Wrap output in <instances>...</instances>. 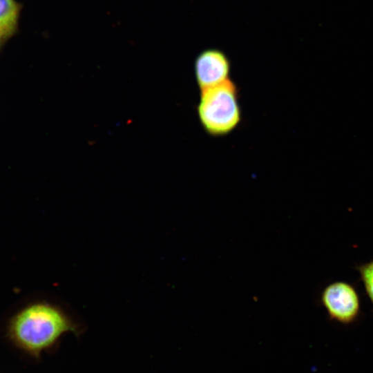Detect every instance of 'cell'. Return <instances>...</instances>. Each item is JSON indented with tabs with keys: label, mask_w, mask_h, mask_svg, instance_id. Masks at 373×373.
<instances>
[{
	"label": "cell",
	"mask_w": 373,
	"mask_h": 373,
	"mask_svg": "<svg viewBox=\"0 0 373 373\" xmlns=\"http://www.w3.org/2000/svg\"><path fill=\"white\" fill-rule=\"evenodd\" d=\"M8 332L20 347L38 354L65 334L79 335L82 326L62 305L39 300L26 305L11 318Z\"/></svg>",
	"instance_id": "cell-1"
},
{
	"label": "cell",
	"mask_w": 373,
	"mask_h": 373,
	"mask_svg": "<svg viewBox=\"0 0 373 373\" xmlns=\"http://www.w3.org/2000/svg\"><path fill=\"white\" fill-rule=\"evenodd\" d=\"M199 122L211 137H223L232 133L241 123L240 90L231 78L200 91L196 106Z\"/></svg>",
	"instance_id": "cell-2"
},
{
	"label": "cell",
	"mask_w": 373,
	"mask_h": 373,
	"mask_svg": "<svg viewBox=\"0 0 373 373\" xmlns=\"http://www.w3.org/2000/svg\"><path fill=\"white\" fill-rule=\"evenodd\" d=\"M321 302L330 321L343 325L354 323L361 314V301L355 287L345 281L327 285L321 294Z\"/></svg>",
	"instance_id": "cell-3"
},
{
	"label": "cell",
	"mask_w": 373,
	"mask_h": 373,
	"mask_svg": "<svg viewBox=\"0 0 373 373\" xmlns=\"http://www.w3.org/2000/svg\"><path fill=\"white\" fill-rule=\"evenodd\" d=\"M231 68V61L223 51L216 48L202 51L194 61V74L199 90L229 79Z\"/></svg>",
	"instance_id": "cell-4"
},
{
	"label": "cell",
	"mask_w": 373,
	"mask_h": 373,
	"mask_svg": "<svg viewBox=\"0 0 373 373\" xmlns=\"http://www.w3.org/2000/svg\"><path fill=\"white\" fill-rule=\"evenodd\" d=\"M19 6L15 0H0V39L11 36L17 28Z\"/></svg>",
	"instance_id": "cell-5"
},
{
	"label": "cell",
	"mask_w": 373,
	"mask_h": 373,
	"mask_svg": "<svg viewBox=\"0 0 373 373\" xmlns=\"http://www.w3.org/2000/svg\"><path fill=\"white\" fill-rule=\"evenodd\" d=\"M355 269L359 274L360 279L373 307V260L356 265Z\"/></svg>",
	"instance_id": "cell-6"
}]
</instances>
